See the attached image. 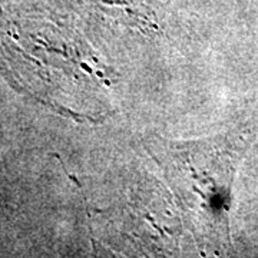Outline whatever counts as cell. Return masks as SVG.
Returning <instances> with one entry per match:
<instances>
[{
	"instance_id": "1",
	"label": "cell",
	"mask_w": 258,
	"mask_h": 258,
	"mask_svg": "<svg viewBox=\"0 0 258 258\" xmlns=\"http://www.w3.org/2000/svg\"><path fill=\"white\" fill-rule=\"evenodd\" d=\"M145 147L175 194L186 228L203 249H230V214L237 166L249 147L247 134L175 142L149 137Z\"/></svg>"
}]
</instances>
